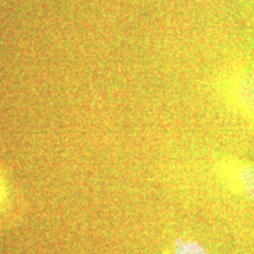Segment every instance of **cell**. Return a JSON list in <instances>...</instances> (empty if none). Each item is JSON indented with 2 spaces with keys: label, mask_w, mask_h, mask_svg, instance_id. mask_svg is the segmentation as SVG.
<instances>
[{
  "label": "cell",
  "mask_w": 254,
  "mask_h": 254,
  "mask_svg": "<svg viewBox=\"0 0 254 254\" xmlns=\"http://www.w3.org/2000/svg\"><path fill=\"white\" fill-rule=\"evenodd\" d=\"M213 87L232 113L254 123V60L238 59L226 64L215 74Z\"/></svg>",
  "instance_id": "obj_1"
},
{
  "label": "cell",
  "mask_w": 254,
  "mask_h": 254,
  "mask_svg": "<svg viewBox=\"0 0 254 254\" xmlns=\"http://www.w3.org/2000/svg\"><path fill=\"white\" fill-rule=\"evenodd\" d=\"M214 172L228 190L254 202V163L234 155H222L215 161Z\"/></svg>",
  "instance_id": "obj_2"
},
{
  "label": "cell",
  "mask_w": 254,
  "mask_h": 254,
  "mask_svg": "<svg viewBox=\"0 0 254 254\" xmlns=\"http://www.w3.org/2000/svg\"><path fill=\"white\" fill-rule=\"evenodd\" d=\"M8 204V192L6 187L5 180L0 176V213L5 211L6 206Z\"/></svg>",
  "instance_id": "obj_4"
},
{
  "label": "cell",
  "mask_w": 254,
  "mask_h": 254,
  "mask_svg": "<svg viewBox=\"0 0 254 254\" xmlns=\"http://www.w3.org/2000/svg\"><path fill=\"white\" fill-rule=\"evenodd\" d=\"M168 254H209L204 245L195 240H177Z\"/></svg>",
  "instance_id": "obj_3"
}]
</instances>
